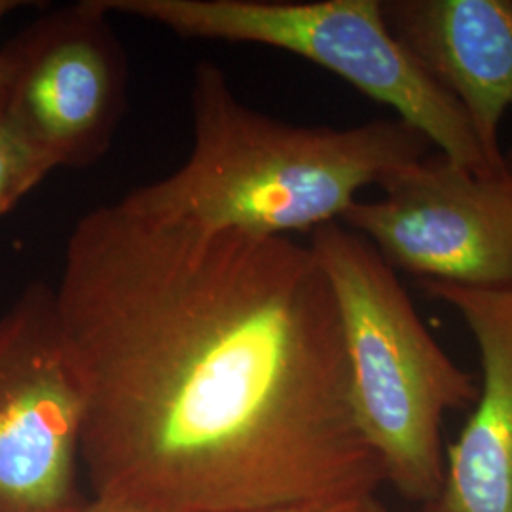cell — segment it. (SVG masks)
Here are the masks:
<instances>
[{"label":"cell","instance_id":"obj_14","mask_svg":"<svg viewBox=\"0 0 512 512\" xmlns=\"http://www.w3.org/2000/svg\"><path fill=\"white\" fill-rule=\"evenodd\" d=\"M505 175L509 177L512 184V148L509 152H505Z\"/></svg>","mask_w":512,"mask_h":512},{"label":"cell","instance_id":"obj_1","mask_svg":"<svg viewBox=\"0 0 512 512\" xmlns=\"http://www.w3.org/2000/svg\"><path fill=\"white\" fill-rule=\"evenodd\" d=\"M54 300L95 495L272 512L384 484L310 245L101 205L74 224Z\"/></svg>","mask_w":512,"mask_h":512},{"label":"cell","instance_id":"obj_5","mask_svg":"<svg viewBox=\"0 0 512 512\" xmlns=\"http://www.w3.org/2000/svg\"><path fill=\"white\" fill-rule=\"evenodd\" d=\"M109 16L82 0L0 50V114L55 169L97 164L124 116L128 61Z\"/></svg>","mask_w":512,"mask_h":512},{"label":"cell","instance_id":"obj_11","mask_svg":"<svg viewBox=\"0 0 512 512\" xmlns=\"http://www.w3.org/2000/svg\"><path fill=\"white\" fill-rule=\"evenodd\" d=\"M308 512H389L376 494L353 495L346 499H336L317 507H310Z\"/></svg>","mask_w":512,"mask_h":512},{"label":"cell","instance_id":"obj_2","mask_svg":"<svg viewBox=\"0 0 512 512\" xmlns=\"http://www.w3.org/2000/svg\"><path fill=\"white\" fill-rule=\"evenodd\" d=\"M194 145L181 167L118 205L165 226L291 238L340 222L359 192L429 154L403 120L353 128L294 126L239 101L219 65L192 78Z\"/></svg>","mask_w":512,"mask_h":512},{"label":"cell","instance_id":"obj_10","mask_svg":"<svg viewBox=\"0 0 512 512\" xmlns=\"http://www.w3.org/2000/svg\"><path fill=\"white\" fill-rule=\"evenodd\" d=\"M55 167L0 114V217L12 211Z\"/></svg>","mask_w":512,"mask_h":512},{"label":"cell","instance_id":"obj_4","mask_svg":"<svg viewBox=\"0 0 512 512\" xmlns=\"http://www.w3.org/2000/svg\"><path fill=\"white\" fill-rule=\"evenodd\" d=\"M179 37L245 42L300 55L395 110L450 162L495 173L458 103L391 33L382 0H97Z\"/></svg>","mask_w":512,"mask_h":512},{"label":"cell","instance_id":"obj_3","mask_svg":"<svg viewBox=\"0 0 512 512\" xmlns=\"http://www.w3.org/2000/svg\"><path fill=\"white\" fill-rule=\"evenodd\" d=\"M342 321L355 414L385 482L423 505L439 497L446 412L478 399L475 378L423 325L397 272L357 232L330 222L310 234Z\"/></svg>","mask_w":512,"mask_h":512},{"label":"cell","instance_id":"obj_9","mask_svg":"<svg viewBox=\"0 0 512 512\" xmlns=\"http://www.w3.org/2000/svg\"><path fill=\"white\" fill-rule=\"evenodd\" d=\"M420 289L458 311L482 368L475 410L446 452L442 490L425 512H512V287L420 281Z\"/></svg>","mask_w":512,"mask_h":512},{"label":"cell","instance_id":"obj_12","mask_svg":"<svg viewBox=\"0 0 512 512\" xmlns=\"http://www.w3.org/2000/svg\"><path fill=\"white\" fill-rule=\"evenodd\" d=\"M78 512H154L131 501L116 499V497H101L95 495L93 501H86V505Z\"/></svg>","mask_w":512,"mask_h":512},{"label":"cell","instance_id":"obj_6","mask_svg":"<svg viewBox=\"0 0 512 512\" xmlns=\"http://www.w3.org/2000/svg\"><path fill=\"white\" fill-rule=\"evenodd\" d=\"M82 393L54 289L35 281L0 313V512H78Z\"/></svg>","mask_w":512,"mask_h":512},{"label":"cell","instance_id":"obj_8","mask_svg":"<svg viewBox=\"0 0 512 512\" xmlns=\"http://www.w3.org/2000/svg\"><path fill=\"white\" fill-rule=\"evenodd\" d=\"M387 27L463 110L484 158L505 173L512 109V0H382Z\"/></svg>","mask_w":512,"mask_h":512},{"label":"cell","instance_id":"obj_13","mask_svg":"<svg viewBox=\"0 0 512 512\" xmlns=\"http://www.w3.org/2000/svg\"><path fill=\"white\" fill-rule=\"evenodd\" d=\"M23 4L25 2H19V0H0V21L8 14H12L14 10H18L19 6H23Z\"/></svg>","mask_w":512,"mask_h":512},{"label":"cell","instance_id":"obj_15","mask_svg":"<svg viewBox=\"0 0 512 512\" xmlns=\"http://www.w3.org/2000/svg\"><path fill=\"white\" fill-rule=\"evenodd\" d=\"M272 512H308V509H281V511Z\"/></svg>","mask_w":512,"mask_h":512},{"label":"cell","instance_id":"obj_7","mask_svg":"<svg viewBox=\"0 0 512 512\" xmlns=\"http://www.w3.org/2000/svg\"><path fill=\"white\" fill-rule=\"evenodd\" d=\"M382 198L357 202L342 224L397 272L471 289L512 287V184L440 152L404 165Z\"/></svg>","mask_w":512,"mask_h":512}]
</instances>
